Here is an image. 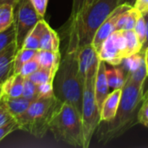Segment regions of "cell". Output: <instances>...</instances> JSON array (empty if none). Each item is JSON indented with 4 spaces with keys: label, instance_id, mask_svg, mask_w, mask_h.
Returning <instances> with one entry per match:
<instances>
[{
    "label": "cell",
    "instance_id": "cell-23",
    "mask_svg": "<svg viewBox=\"0 0 148 148\" xmlns=\"http://www.w3.org/2000/svg\"><path fill=\"white\" fill-rule=\"evenodd\" d=\"M145 61V52H139L130 56L126 57L121 64L125 71V74H131L136 71Z\"/></svg>",
    "mask_w": 148,
    "mask_h": 148
},
{
    "label": "cell",
    "instance_id": "cell-33",
    "mask_svg": "<svg viewBox=\"0 0 148 148\" xmlns=\"http://www.w3.org/2000/svg\"><path fill=\"white\" fill-rule=\"evenodd\" d=\"M30 2L34 5L35 9L36 10L38 15L42 18H43L46 13L49 0H30Z\"/></svg>",
    "mask_w": 148,
    "mask_h": 148
},
{
    "label": "cell",
    "instance_id": "cell-21",
    "mask_svg": "<svg viewBox=\"0 0 148 148\" xmlns=\"http://www.w3.org/2000/svg\"><path fill=\"white\" fill-rule=\"evenodd\" d=\"M37 50L31 49H19L15 56L14 62H13V75L19 74L21 68L23 65L29 62V60L33 59L36 54Z\"/></svg>",
    "mask_w": 148,
    "mask_h": 148
},
{
    "label": "cell",
    "instance_id": "cell-34",
    "mask_svg": "<svg viewBox=\"0 0 148 148\" xmlns=\"http://www.w3.org/2000/svg\"><path fill=\"white\" fill-rule=\"evenodd\" d=\"M86 3V0H73V4H72V10H71V15L69 19H73L84 8Z\"/></svg>",
    "mask_w": 148,
    "mask_h": 148
},
{
    "label": "cell",
    "instance_id": "cell-6",
    "mask_svg": "<svg viewBox=\"0 0 148 148\" xmlns=\"http://www.w3.org/2000/svg\"><path fill=\"white\" fill-rule=\"evenodd\" d=\"M95 78L96 76L86 78L83 86L82 120L83 125L85 148L89 147L93 135L101 121L100 109L97 106L95 95Z\"/></svg>",
    "mask_w": 148,
    "mask_h": 148
},
{
    "label": "cell",
    "instance_id": "cell-8",
    "mask_svg": "<svg viewBox=\"0 0 148 148\" xmlns=\"http://www.w3.org/2000/svg\"><path fill=\"white\" fill-rule=\"evenodd\" d=\"M99 57L111 66H119L126 58V42L123 30H115L102 43Z\"/></svg>",
    "mask_w": 148,
    "mask_h": 148
},
{
    "label": "cell",
    "instance_id": "cell-37",
    "mask_svg": "<svg viewBox=\"0 0 148 148\" xmlns=\"http://www.w3.org/2000/svg\"><path fill=\"white\" fill-rule=\"evenodd\" d=\"M20 0H0V5L2 4H10L16 8V4Z\"/></svg>",
    "mask_w": 148,
    "mask_h": 148
},
{
    "label": "cell",
    "instance_id": "cell-30",
    "mask_svg": "<svg viewBox=\"0 0 148 148\" xmlns=\"http://www.w3.org/2000/svg\"><path fill=\"white\" fill-rule=\"evenodd\" d=\"M13 120H15V119L9 112L3 101L1 99V101H0V127L6 125L7 123L10 122Z\"/></svg>",
    "mask_w": 148,
    "mask_h": 148
},
{
    "label": "cell",
    "instance_id": "cell-10",
    "mask_svg": "<svg viewBox=\"0 0 148 148\" xmlns=\"http://www.w3.org/2000/svg\"><path fill=\"white\" fill-rule=\"evenodd\" d=\"M133 6H130L128 4H120L119 6H117L114 10L108 16V17L101 23V25L99 27V29H97L94 39L92 41V45L95 47V49L97 50V52H99L103 42L112 34L114 33L116 29V23L117 21L121 16V14L132 8Z\"/></svg>",
    "mask_w": 148,
    "mask_h": 148
},
{
    "label": "cell",
    "instance_id": "cell-11",
    "mask_svg": "<svg viewBox=\"0 0 148 148\" xmlns=\"http://www.w3.org/2000/svg\"><path fill=\"white\" fill-rule=\"evenodd\" d=\"M18 50L16 42L10 43L0 51V83L13 75V62Z\"/></svg>",
    "mask_w": 148,
    "mask_h": 148
},
{
    "label": "cell",
    "instance_id": "cell-1",
    "mask_svg": "<svg viewBox=\"0 0 148 148\" xmlns=\"http://www.w3.org/2000/svg\"><path fill=\"white\" fill-rule=\"evenodd\" d=\"M143 101L144 86L135 83L126 75L117 113L111 121H101L97 128L98 142L106 145L138 124V114Z\"/></svg>",
    "mask_w": 148,
    "mask_h": 148
},
{
    "label": "cell",
    "instance_id": "cell-41",
    "mask_svg": "<svg viewBox=\"0 0 148 148\" xmlns=\"http://www.w3.org/2000/svg\"><path fill=\"white\" fill-rule=\"evenodd\" d=\"M147 96H148V86H147V90H146V91H144V99H146Z\"/></svg>",
    "mask_w": 148,
    "mask_h": 148
},
{
    "label": "cell",
    "instance_id": "cell-2",
    "mask_svg": "<svg viewBox=\"0 0 148 148\" xmlns=\"http://www.w3.org/2000/svg\"><path fill=\"white\" fill-rule=\"evenodd\" d=\"M120 4V0H95L75 17L69 19L66 50L78 51L80 48L92 43L99 27Z\"/></svg>",
    "mask_w": 148,
    "mask_h": 148
},
{
    "label": "cell",
    "instance_id": "cell-22",
    "mask_svg": "<svg viewBox=\"0 0 148 148\" xmlns=\"http://www.w3.org/2000/svg\"><path fill=\"white\" fill-rule=\"evenodd\" d=\"M123 35L126 42V57L140 52L142 45L134 30H123Z\"/></svg>",
    "mask_w": 148,
    "mask_h": 148
},
{
    "label": "cell",
    "instance_id": "cell-3",
    "mask_svg": "<svg viewBox=\"0 0 148 148\" xmlns=\"http://www.w3.org/2000/svg\"><path fill=\"white\" fill-rule=\"evenodd\" d=\"M83 86L79 74L77 51L66 50L54 78V94L60 101L69 103L82 114Z\"/></svg>",
    "mask_w": 148,
    "mask_h": 148
},
{
    "label": "cell",
    "instance_id": "cell-27",
    "mask_svg": "<svg viewBox=\"0 0 148 148\" xmlns=\"http://www.w3.org/2000/svg\"><path fill=\"white\" fill-rule=\"evenodd\" d=\"M14 42H16V30L14 24H12L5 30L0 32V51Z\"/></svg>",
    "mask_w": 148,
    "mask_h": 148
},
{
    "label": "cell",
    "instance_id": "cell-20",
    "mask_svg": "<svg viewBox=\"0 0 148 148\" xmlns=\"http://www.w3.org/2000/svg\"><path fill=\"white\" fill-rule=\"evenodd\" d=\"M106 76L109 88L113 90L123 88L126 74L122 67L112 66V68H106Z\"/></svg>",
    "mask_w": 148,
    "mask_h": 148
},
{
    "label": "cell",
    "instance_id": "cell-26",
    "mask_svg": "<svg viewBox=\"0 0 148 148\" xmlns=\"http://www.w3.org/2000/svg\"><path fill=\"white\" fill-rule=\"evenodd\" d=\"M23 96L30 99V100H36L39 98V86L38 84H36L32 81H30L28 78H25L24 84H23Z\"/></svg>",
    "mask_w": 148,
    "mask_h": 148
},
{
    "label": "cell",
    "instance_id": "cell-35",
    "mask_svg": "<svg viewBox=\"0 0 148 148\" xmlns=\"http://www.w3.org/2000/svg\"><path fill=\"white\" fill-rule=\"evenodd\" d=\"M133 7L144 16L148 12V0H135Z\"/></svg>",
    "mask_w": 148,
    "mask_h": 148
},
{
    "label": "cell",
    "instance_id": "cell-38",
    "mask_svg": "<svg viewBox=\"0 0 148 148\" xmlns=\"http://www.w3.org/2000/svg\"><path fill=\"white\" fill-rule=\"evenodd\" d=\"M120 3L121 4H128L130 6H134V3H135V0H120Z\"/></svg>",
    "mask_w": 148,
    "mask_h": 148
},
{
    "label": "cell",
    "instance_id": "cell-5",
    "mask_svg": "<svg viewBox=\"0 0 148 148\" xmlns=\"http://www.w3.org/2000/svg\"><path fill=\"white\" fill-rule=\"evenodd\" d=\"M61 102L55 95L36 99L27 111L16 120L19 129L36 138H42L49 130L50 121Z\"/></svg>",
    "mask_w": 148,
    "mask_h": 148
},
{
    "label": "cell",
    "instance_id": "cell-28",
    "mask_svg": "<svg viewBox=\"0 0 148 148\" xmlns=\"http://www.w3.org/2000/svg\"><path fill=\"white\" fill-rule=\"evenodd\" d=\"M134 30L139 38L140 42L141 43V45H143L147 37V26H146V22H145V18L143 15L139 16Z\"/></svg>",
    "mask_w": 148,
    "mask_h": 148
},
{
    "label": "cell",
    "instance_id": "cell-40",
    "mask_svg": "<svg viewBox=\"0 0 148 148\" xmlns=\"http://www.w3.org/2000/svg\"><path fill=\"white\" fill-rule=\"evenodd\" d=\"M95 1V0H86V3H85V6H84V7L90 5V4H91V3H93Z\"/></svg>",
    "mask_w": 148,
    "mask_h": 148
},
{
    "label": "cell",
    "instance_id": "cell-29",
    "mask_svg": "<svg viewBox=\"0 0 148 148\" xmlns=\"http://www.w3.org/2000/svg\"><path fill=\"white\" fill-rule=\"evenodd\" d=\"M39 68H40V65H39V63L37 62V61L34 57L33 59L29 60V62H25L23 65L19 74H21L23 77L26 78L29 75H30L31 74H33L35 71H36Z\"/></svg>",
    "mask_w": 148,
    "mask_h": 148
},
{
    "label": "cell",
    "instance_id": "cell-31",
    "mask_svg": "<svg viewBox=\"0 0 148 148\" xmlns=\"http://www.w3.org/2000/svg\"><path fill=\"white\" fill-rule=\"evenodd\" d=\"M17 129H19V127H18V123L16 122V120H13L10 122L7 123L6 125L0 127V141L3 139H4L6 136H8L10 134H11L12 132H14Z\"/></svg>",
    "mask_w": 148,
    "mask_h": 148
},
{
    "label": "cell",
    "instance_id": "cell-25",
    "mask_svg": "<svg viewBox=\"0 0 148 148\" xmlns=\"http://www.w3.org/2000/svg\"><path fill=\"white\" fill-rule=\"evenodd\" d=\"M15 7L10 4L0 5V32L10 27L14 23Z\"/></svg>",
    "mask_w": 148,
    "mask_h": 148
},
{
    "label": "cell",
    "instance_id": "cell-44",
    "mask_svg": "<svg viewBox=\"0 0 148 148\" xmlns=\"http://www.w3.org/2000/svg\"><path fill=\"white\" fill-rule=\"evenodd\" d=\"M1 86H2V84H1V83H0V88H1Z\"/></svg>",
    "mask_w": 148,
    "mask_h": 148
},
{
    "label": "cell",
    "instance_id": "cell-17",
    "mask_svg": "<svg viewBox=\"0 0 148 148\" xmlns=\"http://www.w3.org/2000/svg\"><path fill=\"white\" fill-rule=\"evenodd\" d=\"M60 37L58 34L46 22L40 37V48L42 50L59 51Z\"/></svg>",
    "mask_w": 148,
    "mask_h": 148
},
{
    "label": "cell",
    "instance_id": "cell-9",
    "mask_svg": "<svg viewBox=\"0 0 148 148\" xmlns=\"http://www.w3.org/2000/svg\"><path fill=\"white\" fill-rule=\"evenodd\" d=\"M100 61L101 59L99 57V54L92 43L87 44L78 49V69L83 84L86 78L96 76Z\"/></svg>",
    "mask_w": 148,
    "mask_h": 148
},
{
    "label": "cell",
    "instance_id": "cell-42",
    "mask_svg": "<svg viewBox=\"0 0 148 148\" xmlns=\"http://www.w3.org/2000/svg\"><path fill=\"white\" fill-rule=\"evenodd\" d=\"M2 89H1V88H0V101H1V99H2Z\"/></svg>",
    "mask_w": 148,
    "mask_h": 148
},
{
    "label": "cell",
    "instance_id": "cell-16",
    "mask_svg": "<svg viewBox=\"0 0 148 148\" xmlns=\"http://www.w3.org/2000/svg\"><path fill=\"white\" fill-rule=\"evenodd\" d=\"M35 59L37 61L40 67L57 71L62 60V56L60 50L52 51L39 49L35 56Z\"/></svg>",
    "mask_w": 148,
    "mask_h": 148
},
{
    "label": "cell",
    "instance_id": "cell-19",
    "mask_svg": "<svg viewBox=\"0 0 148 148\" xmlns=\"http://www.w3.org/2000/svg\"><path fill=\"white\" fill-rule=\"evenodd\" d=\"M45 23H46V21L44 20V18H42L37 22L36 26L31 29V31L25 37L23 43L22 45V48L39 50L40 37H41V34H42V31Z\"/></svg>",
    "mask_w": 148,
    "mask_h": 148
},
{
    "label": "cell",
    "instance_id": "cell-18",
    "mask_svg": "<svg viewBox=\"0 0 148 148\" xmlns=\"http://www.w3.org/2000/svg\"><path fill=\"white\" fill-rule=\"evenodd\" d=\"M141 15L134 7L123 11L116 23V30H132L134 29L139 16Z\"/></svg>",
    "mask_w": 148,
    "mask_h": 148
},
{
    "label": "cell",
    "instance_id": "cell-7",
    "mask_svg": "<svg viewBox=\"0 0 148 148\" xmlns=\"http://www.w3.org/2000/svg\"><path fill=\"white\" fill-rule=\"evenodd\" d=\"M42 19L30 0H20L14 11V27L16 42L18 49L22 48L23 41L37 22Z\"/></svg>",
    "mask_w": 148,
    "mask_h": 148
},
{
    "label": "cell",
    "instance_id": "cell-13",
    "mask_svg": "<svg viewBox=\"0 0 148 148\" xmlns=\"http://www.w3.org/2000/svg\"><path fill=\"white\" fill-rule=\"evenodd\" d=\"M121 94L122 88L114 89L108 94L101 108L100 114L101 121H109L115 116L120 105Z\"/></svg>",
    "mask_w": 148,
    "mask_h": 148
},
{
    "label": "cell",
    "instance_id": "cell-39",
    "mask_svg": "<svg viewBox=\"0 0 148 148\" xmlns=\"http://www.w3.org/2000/svg\"><path fill=\"white\" fill-rule=\"evenodd\" d=\"M145 61L147 65V77H148V48L145 50Z\"/></svg>",
    "mask_w": 148,
    "mask_h": 148
},
{
    "label": "cell",
    "instance_id": "cell-14",
    "mask_svg": "<svg viewBox=\"0 0 148 148\" xmlns=\"http://www.w3.org/2000/svg\"><path fill=\"white\" fill-rule=\"evenodd\" d=\"M24 80L25 77L21 74H14L10 75L2 83V96L11 98L22 96Z\"/></svg>",
    "mask_w": 148,
    "mask_h": 148
},
{
    "label": "cell",
    "instance_id": "cell-15",
    "mask_svg": "<svg viewBox=\"0 0 148 148\" xmlns=\"http://www.w3.org/2000/svg\"><path fill=\"white\" fill-rule=\"evenodd\" d=\"M2 100L3 101L9 112L16 121L18 120L27 111L32 101H35V100L28 99L23 95L14 98L2 96Z\"/></svg>",
    "mask_w": 148,
    "mask_h": 148
},
{
    "label": "cell",
    "instance_id": "cell-12",
    "mask_svg": "<svg viewBox=\"0 0 148 148\" xmlns=\"http://www.w3.org/2000/svg\"><path fill=\"white\" fill-rule=\"evenodd\" d=\"M106 62L101 60L95 82V95L100 111L103 101L109 94V85L106 76Z\"/></svg>",
    "mask_w": 148,
    "mask_h": 148
},
{
    "label": "cell",
    "instance_id": "cell-24",
    "mask_svg": "<svg viewBox=\"0 0 148 148\" xmlns=\"http://www.w3.org/2000/svg\"><path fill=\"white\" fill-rule=\"evenodd\" d=\"M56 73V71L40 67L36 71H35L33 74H31L26 78L29 79L30 81L38 85L45 83H53Z\"/></svg>",
    "mask_w": 148,
    "mask_h": 148
},
{
    "label": "cell",
    "instance_id": "cell-4",
    "mask_svg": "<svg viewBox=\"0 0 148 148\" xmlns=\"http://www.w3.org/2000/svg\"><path fill=\"white\" fill-rule=\"evenodd\" d=\"M49 131L59 141L85 148L82 114L69 103L61 102L50 121Z\"/></svg>",
    "mask_w": 148,
    "mask_h": 148
},
{
    "label": "cell",
    "instance_id": "cell-32",
    "mask_svg": "<svg viewBox=\"0 0 148 148\" xmlns=\"http://www.w3.org/2000/svg\"><path fill=\"white\" fill-rule=\"evenodd\" d=\"M138 122L142 124L143 126L148 127V103L143 102L139 114H138Z\"/></svg>",
    "mask_w": 148,
    "mask_h": 148
},
{
    "label": "cell",
    "instance_id": "cell-43",
    "mask_svg": "<svg viewBox=\"0 0 148 148\" xmlns=\"http://www.w3.org/2000/svg\"><path fill=\"white\" fill-rule=\"evenodd\" d=\"M143 102H147V103H148V96L147 97V98H146V99H144Z\"/></svg>",
    "mask_w": 148,
    "mask_h": 148
},
{
    "label": "cell",
    "instance_id": "cell-36",
    "mask_svg": "<svg viewBox=\"0 0 148 148\" xmlns=\"http://www.w3.org/2000/svg\"><path fill=\"white\" fill-rule=\"evenodd\" d=\"M144 18H145V22H146V26H147V37H146V41H145L144 44L142 45V48L140 50L142 52H145V50L148 48V12L144 15Z\"/></svg>",
    "mask_w": 148,
    "mask_h": 148
}]
</instances>
